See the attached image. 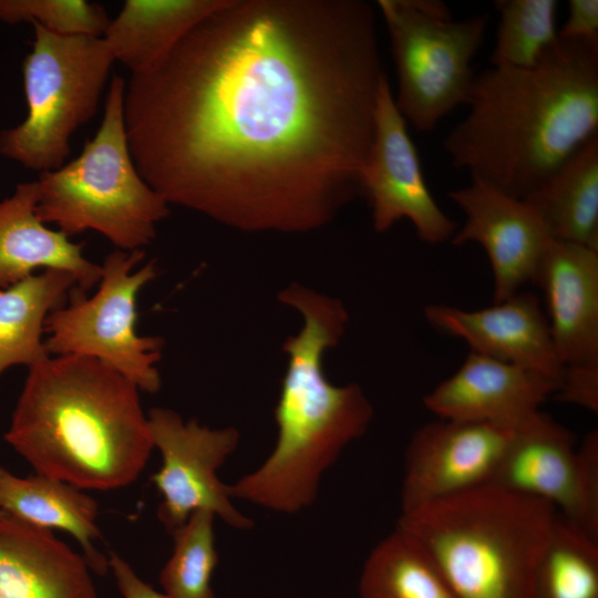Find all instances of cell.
Returning <instances> with one entry per match:
<instances>
[{"label":"cell","mask_w":598,"mask_h":598,"mask_svg":"<svg viewBox=\"0 0 598 598\" xmlns=\"http://www.w3.org/2000/svg\"><path fill=\"white\" fill-rule=\"evenodd\" d=\"M375 22L363 0H227L126 82L137 172L240 231L326 226L362 194L386 74Z\"/></svg>","instance_id":"obj_1"},{"label":"cell","mask_w":598,"mask_h":598,"mask_svg":"<svg viewBox=\"0 0 598 598\" xmlns=\"http://www.w3.org/2000/svg\"><path fill=\"white\" fill-rule=\"evenodd\" d=\"M465 104L443 141L452 165L524 198L598 134V43L557 35L532 68L474 75Z\"/></svg>","instance_id":"obj_2"},{"label":"cell","mask_w":598,"mask_h":598,"mask_svg":"<svg viewBox=\"0 0 598 598\" xmlns=\"http://www.w3.org/2000/svg\"><path fill=\"white\" fill-rule=\"evenodd\" d=\"M28 369L7 443L35 473L80 489L132 484L154 448L136 385L83 355L48 357Z\"/></svg>","instance_id":"obj_3"},{"label":"cell","mask_w":598,"mask_h":598,"mask_svg":"<svg viewBox=\"0 0 598 598\" xmlns=\"http://www.w3.org/2000/svg\"><path fill=\"white\" fill-rule=\"evenodd\" d=\"M278 299L302 316L303 326L282 346L288 359L274 411L277 441L258 468L229 485V493L295 514L313 504L321 477L343 448L365 433L373 408L359 384H332L323 372L324 353L346 332L343 302L295 282L281 289Z\"/></svg>","instance_id":"obj_4"},{"label":"cell","mask_w":598,"mask_h":598,"mask_svg":"<svg viewBox=\"0 0 598 598\" xmlns=\"http://www.w3.org/2000/svg\"><path fill=\"white\" fill-rule=\"evenodd\" d=\"M556 516L547 501L485 485L402 513L396 527L421 544L457 598H532Z\"/></svg>","instance_id":"obj_5"},{"label":"cell","mask_w":598,"mask_h":598,"mask_svg":"<svg viewBox=\"0 0 598 598\" xmlns=\"http://www.w3.org/2000/svg\"><path fill=\"white\" fill-rule=\"evenodd\" d=\"M126 82L114 74L103 120L81 154L58 169L40 173L37 215L69 238L95 230L118 250H141L156 237L168 204L140 175L128 147L124 94Z\"/></svg>","instance_id":"obj_6"},{"label":"cell","mask_w":598,"mask_h":598,"mask_svg":"<svg viewBox=\"0 0 598 598\" xmlns=\"http://www.w3.org/2000/svg\"><path fill=\"white\" fill-rule=\"evenodd\" d=\"M32 24V51L22 63L28 114L0 132V154L43 173L66 163L71 136L95 115L115 60L103 38L63 37Z\"/></svg>","instance_id":"obj_7"},{"label":"cell","mask_w":598,"mask_h":598,"mask_svg":"<svg viewBox=\"0 0 598 598\" xmlns=\"http://www.w3.org/2000/svg\"><path fill=\"white\" fill-rule=\"evenodd\" d=\"M394 62V102L406 121L429 132L465 104L474 73L471 62L482 45L487 14L452 20L437 0H379Z\"/></svg>","instance_id":"obj_8"},{"label":"cell","mask_w":598,"mask_h":598,"mask_svg":"<svg viewBox=\"0 0 598 598\" xmlns=\"http://www.w3.org/2000/svg\"><path fill=\"white\" fill-rule=\"evenodd\" d=\"M144 256L143 249L107 255L96 292L86 297L75 287L66 303L48 316L44 346L49 354L94 358L138 390L155 393L161 388L156 363L164 341L136 331L138 292L156 277L154 261L132 271Z\"/></svg>","instance_id":"obj_9"},{"label":"cell","mask_w":598,"mask_h":598,"mask_svg":"<svg viewBox=\"0 0 598 598\" xmlns=\"http://www.w3.org/2000/svg\"><path fill=\"white\" fill-rule=\"evenodd\" d=\"M489 485L547 501L598 542V432L574 434L540 411L515 429Z\"/></svg>","instance_id":"obj_10"},{"label":"cell","mask_w":598,"mask_h":598,"mask_svg":"<svg viewBox=\"0 0 598 598\" xmlns=\"http://www.w3.org/2000/svg\"><path fill=\"white\" fill-rule=\"evenodd\" d=\"M147 422L154 447L162 455V466L152 481L162 496L157 517L165 529L172 534L198 511H208L234 528H251L252 519L234 507L229 486L217 475L238 446V430L184 422L165 408L151 409Z\"/></svg>","instance_id":"obj_11"},{"label":"cell","mask_w":598,"mask_h":598,"mask_svg":"<svg viewBox=\"0 0 598 598\" xmlns=\"http://www.w3.org/2000/svg\"><path fill=\"white\" fill-rule=\"evenodd\" d=\"M361 192L369 200L373 228L384 233L409 219L419 238L430 245L451 241L456 229L432 196L416 147L398 110L385 74L381 81L373 137L362 165Z\"/></svg>","instance_id":"obj_12"},{"label":"cell","mask_w":598,"mask_h":598,"mask_svg":"<svg viewBox=\"0 0 598 598\" xmlns=\"http://www.w3.org/2000/svg\"><path fill=\"white\" fill-rule=\"evenodd\" d=\"M514 434L501 425L440 417L421 426L405 453L402 513L489 485Z\"/></svg>","instance_id":"obj_13"},{"label":"cell","mask_w":598,"mask_h":598,"mask_svg":"<svg viewBox=\"0 0 598 598\" xmlns=\"http://www.w3.org/2000/svg\"><path fill=\"white\" fill-rule=\"evenodd\" d=\"M465 215L451 239L454 246L481 245L494 277V302H501L534 282L540 259L553 240L537 212L516 198L478 181L448 192Z\"/></svg>","instance_id":"obj_14"},{"label":"cell","mask_w":598,"mask_h":598,"mask_svg":"<svg viewBox=\"0 0 598 598\" xmlns=\"http://www.w3.org/2000/svg\"><path fill=\"white\" fill-rule=\"evenodd\" d=\"M424 317L437 331L463 339L471 351L533 371L558 389L565 368L534 292L518 291L478 310L427 305Z\"/></svg>","instance_id":"obj_15"},{"label":"cell","mask_w":598,"mask_h":598,"mask_svg":"<svg viewBox=\"0 0 598 598\" xmlns=\"http://www.w3.org/2000/svg\"><path fill=\"white\" fill-rule=\"evenodd\" d=\"M557 384L533 371L471 351L463 364L423 398L440 419L517 429L539 412Z\"/></svg>","instance_id":"obj_16"},{"label":"cell","mask_w":598,"mask_h":598,"mask_svg":"<svg viewBox=\"0 0 598 598\" xmlns=\"http://www.w3.org/2000/svg\"><path fill=\"white\" fill-rule=\"evenodd\" d=\"M534 282L564 368L598 369V251L553 239Z\"/></svg>","instance_id":"obj_17"},{"label":"cell","mask_w":598,"mask_h":598,"mask_svg":"<svg viewBox=\"0 0 598 598\" xmlns=\"http://www.w3.org/2000/svg\"><path fill=\"white\" fill-rule=\"evenodd\" d=\"M90 570L52 530L0 514V598H97Z\"/></svg>","instance_id":"obj_18"},{"label":"cell","mask_w":598,"mask_h":598,"mask_svg":"<svg viewBox=\"0 0 598 598\" xmlns=\"http://www.w3.org/2000/svg\"><path fill=\"white\" fill-rule=\"evenodd\" d=\"M37 181L17 185L0 202V289L14 285L38 269L71 274L87 291L101 279V266L83 255V244L70 240L60 230L45 226L37 215Z\"/></svg>","instance_id":"obj_19"},{"label":"cell","mask_w":598,"mask_h":598,"mask_svg":"<svg viewBox=\"0 0 598 598\" xmlns=\"http://www.w3.org/2000/svg\"><path fill=\"white\" fill-rule=\"evenodd\" d=\"M0 512L37 527L69 533L91 570L107 573L109 558L94 544L100 538L97 503L83 489L38 473L21 477L0 465Z\"/></svg>","instance_id":"obj_20"},{"label":"cell","mask_w":598,"mask_h":598,"mask_svg":"<svg viewBox=\"0 0 598 598\" xmlns=\"http://www.w3.org/2000/svg\"><path fill=\"white\" fill-rule=\"evenodd\" d=\"M227 0H126L102 37L131 74L163 62L176 45Z\"/></svg>","instance_id":"obj_21"},{"label":"cell","mask_w":598,"mask_h":598,"mask_svg":"<svg viewBox=\"0 0 598 598\" xmlns=\"http://www.w3.org/2000/svg\"><path fill=\"white\" fill-rule=\"evenodd\" d=\"M523 199L537 212L551 239L598 251V134Z\"/></svg>","instance_id":"obj_22"},{"label":"cell","mask_w":598,"mask_h":598,"mask_svg":"<svg viewBox=\"0 0 598 598\" xmlns=\"http://www.w3.org/2000/svg\"><path fill=\"white\" fill-rule=\"evenodd\" d=\"M75 287L71 274L50 269L0 289V375L50 357L42 340L45 320Z\"/></svg>","instance_id":"obj_23"},{"label":"cell","mask_w":598,"mask_h":598,"mask_svg":"<svg viewBox=\"0 0 598 598\" xmlns=\"http://www.w3.org/2000/svg\"><path fill=\"white\" fill-rule=\"evenodd\" d=\"M359 595L360 598H457L427 551L399 527L370 553L361 573Z\"/></svg>","instance_id":"obj_24"},{"label":"cell","mask_w":598,"mask_h":598,"mask_svg":"<svg viewBox=\"0 0 598 598\" xmlns=\"http://www.w3.org/2000/svg\"><path fill=\"white\" fill-rule=\"evenodd\" d=\"M532 598H598V542L559 513L535 569Z\"/></svg>","instance_id":"obj_25"},{"label":"cell","mask_w":598,"mask_h":598,"mask_svg":"<svg viewBox=\"0 0 598 598\" xmlns=\"http://www.w3.org/2000/svg\"><path fill=\"white\" fill-rule=\"evenodd\" d=\"M499 25L489 55L493 68L528 69L556 41V0H496Z\"/></svg>","instance_id":"obj_26"},{"label":"cell","mask_w":598,"mask_h":598,"mask_svg":"<svg viewBox=\"0 0 598 598\" xmlns=\"http://www.w3.org/2000/svg\"><path fill=\"white\" fill-rule=\"evenodd\" d=\"M215 515L198 511L172 533L173 553L159 574L168 598H215L212 577L218 564Z\"/></svg>","instance_id":"obj_27"},{"label":"cell","mask_w":598,"mask_h":598,"mask_svg":"<svg viewBox=\"0 0 598 598\" xmlns=\"http://www.w3.org/2000/svg\"><path fill=\"white\" fill-rule=\"evenodd\" d=\"M0 20L37 23L63 37L96 38L110 23L103 6L85 0H0Z\"/></svg>","instance_id":"obj_28"},{"label":"cell","mask_w":598,"mask_h":598,"mask_svg":"<svg viewBox=\"0 0 598 598\" xmlns=\"http://www.w3.org/2000/svg\"><path fill=\"white\" fill-rule=\"evenodd\" d=\"M561 401L598 410V369L565 368L557 391Z\"/></svg>","instance_id":"obj_29"},{"label":"cell","mask_w":598,"mask_h":598,"mask_svg":"<svg viewBox=\"0 0 598 598\" xmlns=\"http://www.w3.org/2000/svg\"><path fill=\"white\" fill-rule=\"evenodd\" d=\"M557 35L598 43V0H569L568 17Z\"/></svg>","instance_id":"obj_30"},{"label":"cell","mask_w":598,"mask_h":598,"mask_svg":"<svg viewBox=\"0 0 598 598\" xmlns=\"http://www.w3.org/2000/svg\"><path fill=\"white\" fill-rule=\"evenodd\" d=\"M109 569L123 598H168L141 579L131 565L115 553L110 554Z\"/></svg>","instance_id":"obj_31"},{"label":"cell","mask_w":598,"mask_h":598,"mask_svg":"<svg viewBox=\"0 0 598 598\" xmlns=\"http://www.w3.org/2000/svg\"><path fill=\"white\" fill-rule=\"evenodd\" d=\"M0 514H2V513L0 512Z\"/></svg>","instance_id":"obj_32"}]
</instances>
